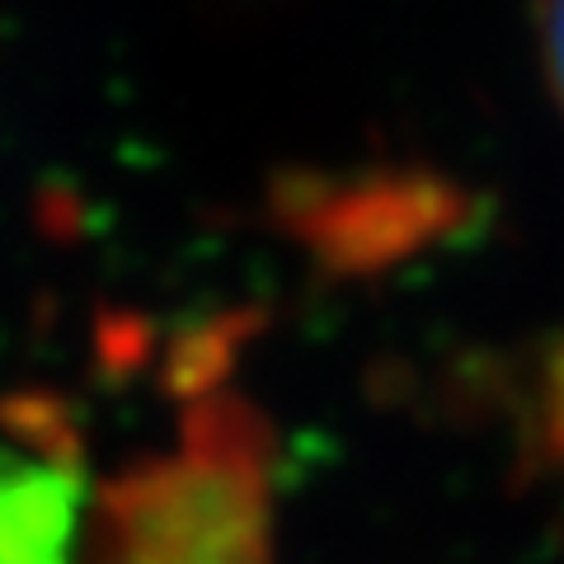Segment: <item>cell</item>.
<instances>
[{
	"label": "cell",
	"mask_w": 564,
	"mask_h": 564,
	"mask_svg": "<svg viewBox=\"0 0 564 564\" xmlns=\"http://www.w3.org/2000/svg\"><path fill=\"white\" fill-rule=\"evenodd\" d=\"M278 452L236 391L193 386L174 437L90 499L85 564H273Z\"/></svg>",
	"instance_id": "cell-1"
},
{
	"label": "cell",
	"mask_w": 564,
	"mask_h": 564,
	"mask_svg": "<svg viewBox=\"0 0 564 564\" xmlns=\"http://www.w3.org/2000/svg\"><path fill=\"white\" fill-rule=\"evenodd\" d=\"M90 466L57 395H0V564H85Z\"/></svg>",
	"instance_id": "cell-2"
},
{
	"label": "cell",
	"mask_w": 564,
	"mask_h": 564,
	"mask_svg": "<svg viewBox=\"0 0 564 564\" xmlns=\"http://www.w3.org/2000/svg\"><path fill=\"white\" fill-rule=\"evenodd\" d=\"M452 217L447 188H419V184H386V188H348L339 193H311V207L296 212L306 226V240L321 245L339 263H377L386 254H400L437 231Z\"/></svg>",
	"instance_id": "cell-3"
},
{
	"label": "cell",
	"mask_w": 564,
	"mask_h": 564,
	"mask_svg": "<svg viewBox=\"0 0 564 564\" xmlns=\"http://www.w3.org/2000/svg\"><path fill=\"white\" fill-rule=\"evenodd\" d=\"M536 437H541V452L551 456L555 466H564V344L555 348V358H551V367H545V377H541Z\"/></svg>",
	"instance_id": "cell-4"
},
{
	"label": "cell",
	"mask_w": 564,
	"mask_h": 564,
	"mask_svg": "<svg viewBox=\"0 0 564 564\" xmlns=\"http://www.w3.org/2000/svg\"><path fill=\"white\" fill-rule=\"evenodd\" d=\"M536 52L545 85L564 113V0H536Z\"/></svg>",
	"instance_id": "cell-5"
}]
</instances>
